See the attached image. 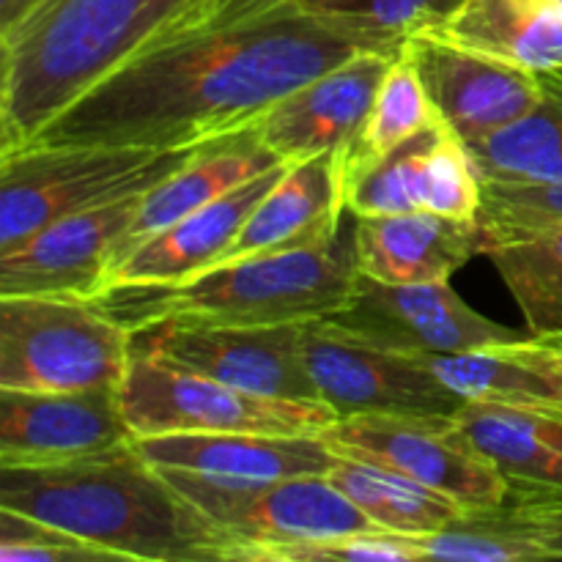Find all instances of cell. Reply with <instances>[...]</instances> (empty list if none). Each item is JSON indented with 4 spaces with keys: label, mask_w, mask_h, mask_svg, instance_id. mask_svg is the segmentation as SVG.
I'll return each instance as SVG.
<instances>
[{
    "label": "cell",
    "mask_w": 562,
    "mask_h": 562,
    "mask_svg": "<svg viewBox=\"0 0 562 562\" xmlns=\"http://www.w3.org/2000/svg\"><path fill=\"white\" fill-rule=\"evenodd\" d=\"M329 14L371 27L390 42L404 44L420 31L442 25L464 0H311Z\"/></svg>",
    "instance_id": "cell-31"
},
{
    "label": "cell",
    "mask_w": 562,
    "mask_h": 562,
    "mask_svg": "<svg viewBox=\"0 0 562 562\" xmlns=\"http://www.w3.org/2000/svg\"><path fill=\"white\" fill-rule=\"evenodd\" d=\"M285 3H294V0H192L179 25L165 38L241 25V22L258 20V16L269 14Z\"/></svg>",
    "instance_id": "cell-35"
},
{
    "label": "cell",
    "mask_w": 562,
    "mask_h": 562,
    "mask_svg": "<svg viewBox=\"0 0 562 562\" xmlns=\"http://www.w3.org/2000/svg\"><path fill=\"white\" fill-rule=\"evenodd\" d=\"M428 371L461 401H503V404L554 406L547 379L521 362L505 344L492 349L420 355Z\"/></svg>",
    "instance_id": "cell-28"
},
{
    "label": "cell",
    "mask_w": 562,
    "mask_h": 562,
    "mask_svg": "<svg viewBox=\"0 0 562 562\" xmlns=\"http://www.w3.org/2000/svg\"><path fill=\"white\" fill-rule=\"evenodd\" d=\"M135 439L119 387L80 393L0 390V467H49Z\"/></svg>",
    "instance_id": "cell-15"
},
{
    "label": "cell",
    "mask_w": 562,
    "mask_h": 562,
    "mask_svg": "<svg viewBox=\"0 0 562 562\" xmlns=\"http://www.w3.org/2000/svg\"><path fill=\"white\" fill-rule=\"evenodd\" d=\"M140 195L49 223L0 256V296L53 294L97 300L110 256L130 228Z\"/></svg>",
    "instance_id": "cell-16"
},
{
    "label": "cell",
    "mask_w": 562,
    "mask_h": 562,
    "mask_svg": "<svg viewBox=\"0 0 562 562\" xmlns=\"http://www.w3.org/2000/svg\"><path fill=\"white\" fill-rule=\"evenodd\" d=\"M541 75H547V77H549V80L560 82V86H562V66H558V69H549V71H541Z\"/></svg>",
    "instance_id": "cell-36"
},
{
    "label": "cell",
    "mask_w": 562,
    "mask_h": 562,
    "mask_svg": "<svg viewBox=\"0 0 562 562\" xmlns=\"http://www.w3.org/2000/svg\"><path fill=\"white\" fill-rule=\"evenodd\" d=\"M190 3L42 0L0 36V154L27 146L110 71L170 36Z\"/></svg>",
    "instance_id": "cell-3"
},
{
    "label": "cell",
    "mask_w": 562,
    "mask_h": 562,
    "mask_svg": "<svg viewBox=\"0 0 562 562\" xmlns=\"http://www.w3.org/2000/svg\"><path fill=\"white\" fill-rule=\"evenodd\" d=\"M0 508L113 560L231 562L223 532L140 453L137 439L49 467H0Z\"/></svg>",
    "instance_id": "cell-2"
},
{
    "label": "cell",
    "mask_w": 562,
    "mask_h": 562,
    "mask_svg": "<svg viewBox=\"0 0 562 562\" xmlns=\"http://www.w3.org/2000/svg\"><path fill=\"white\" fill-rule=\"evenodd\" d=\"M481 225L483 231L562 225V187L483 181Z\"/></svg>",
    "instance_id": "cell-32"
},
{
    "label": "cell",
    "mask_w": 562,
    "mask_h": 562,
    "mask_svg": "<svg viewBox=\"0 0 562 562\" xmlns=\"http://www.w3.org/2000/svg\"><path fill=\"white\" fill-rule=\"evenodd\" d=\"M423 558L420 536L390 530L355 532L327 543L294 549L285 562H417Z\"/></svg>",
    "instance_id": "cell-33"
},
{
    "label": "cell",
    "mask_w": 562,
    "mask_h": 562,
    "mask_svg": "<svg viewBox=\"0 0 562 562\" xmlns=\"http://www.w3.org/2000/svg\"><path fill=\"white\" fill-rule=\"evenodd\" d=\"M483 256L508 285L527 333H562V225L483 231Z\"/></svg>",
    "instance_id": "cell-24"
},
{
    "label": "cell",
    "mask_w": 562,
    "mask_h": 562,
    "mask_svg": "<svg viewBox=\"0 0 562 562\" xmlns=\"http://www.w3.org/2000/svg\"><path fill=\"white\" fill-rule=\"evenodd\" d=\"M135 439L162 434H324L338 415L322 401H283L231 387L135 351L119 387Z\"/></svg>",
    "instance_id": "cell-8"
},
{
    "label": "cell",
    "mask_w": 562,
    "mask_h": 562,
    "mask_svg": "<svg viewBox=\"0 0 562 562\" xmlns=\"http://www.w3.org/2000/svg\"><path fill=\"white\" fill-rule=\"evenodd\" d=\"M406 47L439 121L464 146L519 121L547 93L538 71L450 42L437 31L415 33Z\"/></svg>",
    "instance_id": "cell-13"
},
{
    "label": "cell",
    "mask_w": 562,
    "mask_h": 562,
    "mask_svg": "<svg viewBox=\"0 0 562 562\" xmlns=\"http://www.w3.org/2000/svg\"><path fill=\"white\" fill-rule=\"evenodd\" d=\"M472 445L510 488L562 492V409L543 404L464 401L453 412Z\"/></svg>",
    "instance_id": "cell-22"
},
{
    "label": "cell",
    "mask_w": 562,
    "mask_h": 562,
    "mask_svg": "<svg viewBox=\"0 0 562 562\" xmlns=\"http://www.w3.org/2000/svg\"><path fill=\"white\" fill-rule=\"evenodd\" d=\"M554 3H558V5H560V9H562V0H554Z\"/></svg>",
    "instance_id": "cell-37"
},
{
    "label": "cell",
    "mask_w": 562,
    "mask_h": 562,
    "mask_svg": "<svg viewBox=\"0 0 562 562\" xmlns=\"http://www.w3.org/2000/svg\"><path fill=\"white\" fill-rule=\"evenodd\" d=\"M329 481L382 530L401 532V536H428L450 521L459 519L464 505L450 499L448 494L434 492L401 472L387 470L373 461L355 459L338 453Z\"/></svg>",
    "instance_id": "cell-25"
},
{
    "label": "cell",
    "mask_w": 562,
    "mask_h": 562,
    "mask_svg": "<svg viewBox=\"0 0 562 562\" xmlns=\"http://www.w3.org/2000/svg\"><path fill=\"white\" fill-rule=\"evenodd\" d=\"M159 472L223 532L231 562H285L294 549L382 530L327 475L236 486Z\"/></svg>",
    "instance_id": "cell-7"
},
{
    "label": "cell",
    "mask_w": 562,
    "mask_h": 562,
    "mask_svg": "<svg viewBox=\"0 0 562 562\" xmlns=\"http://www.w3.org/2000/svg\"><path fill=\"white\" fill-rule=\"evenodd\" d=\"M338 453L401 472L464 508L508 503L510 483L475 445L453 415L373 412L338 417L324 431Z\"/></svg>",
    "instance_id": "cell-9"
},
{
    "label": "cell",
    "mask_w": 562,
    "mask_h": 562,
    "mask_svg": "<svg viewBox=\"0 0 562 562\" xmlns=\"http://www.w3.org/2000/svg\"><path fill=\"white\" fill-rule=\"evenodd\" d=\"M355 278L351 236H338L329 245L220 263L168 289L108 291L97 302L132 335L154 324H307L344 307Z\"/></svg>",
    "instance_id": "cell-4"
},
{
    "label": "cell",
    "mask_w": 562,
    "mask_h": 562,
    "mask_svg": "<svg viewBox=\"0 0 562 562\" xmlns=\"http://www.w3.org/2000/svg\"><path fill=\"white\" fill-rule=\"evenodd\" d=\"M338 333L404 355H450L514 344L527 333L503 327L445 283H379L357 272L349 300L322 318Z\"/></svg>",
    "instance_id": "cell-10"
},
{
    "label": "cell",
    "mask_w": 562,
    "mask_h": 562,
    "mask_svg": "<svg viewBox=\"0 0 562 562\" xmlns=\"http://www.w3.org/2000/svg\"><path fill=\"white\" fill-rule=\"evenodd\" d=\"M302 357L318 398L338 417L373 412L453 415L464 404L428 371L420 355L349 338L327 322L302 327Z\"/></svg>",
    "instance_id": "cell-12"
},
{
    "label": "cell",
    "mask_w": 562,
    "mask_h": 562,
    "mask_svg": "<svg viewBox=\"0 0 562 562\" xmlns=\"http://www.w3.org/2000/svg\"><path fill=\"white\" fill-rule=\"evenodd\" d=\"M344 212H349V151H324L289 162L214 267L329 245L340 236Z\"/></svg>",
    "instance_id": "cell-17"
},
{
    "label": "cell",
    "mask_w": 562,
    "mask_h": 562,
    "mask_svg": "<svg viewBox=\"0 0 562 562\" xmlns=\"http://www.w3.org/2000/svg\"><path fill=\"white\" fill-rule=\"evenodd\" d=\"M439 121L431 97L420 80L415 58L409 47H401L379 86L368 119L357 135L349 154V181L362 170L373 168L379 159L393 154L401 143L415 137L417 132L428 130Z\"/></svg>",
    "instance_id": "cell-27"
},
{
    "label": "cell",
    "mask_w": 562,
    "mask_h": 562,
    "mask_svg": "<svg viewBox=\"0 0 562 562\" xmlns=\"http://www.w3.org/2000/svg\"><path fill=\"white\" fill-rule=\"evenodd\" d=\"M423 558L453 562H525L549 560L521 527L514 505L464 508L459 519L437 532L420 536Z\"/></svg>",
    "instance_id": "cell-29"
},
{
    "label": "cell",
    "mask_w": 562,
    "mask_h": 562,
    "mask_svg": "<svg viewBox=\"0 0 562 562\" xmlns=\"http://www.w3.org/2000/svg\"><path fill=\"white\" fill-rule=\"evenodd\" d=\"M274 165H280V159L258 140L256 130L209 143L184 168H179L173 176L143 192L130 228L110 256L108 272L115 263L124 261L137 245L157 236L159 231L170 228L195 209L206 206L214 198L225 195L241 181L252 179V176L263 173Z\"/></svg>",
    "instance_id": "cell-21"
},
{
    "label": "cell",
    "mask_w": 562,
    "mask_h": 562,
    "mask_svg": "<svg viewBox=\"0 0 562 562\" xmlns=\"http://www.w3.org/2000/svg\"><path fill=\"white\" fill-rule=\"evenodd\" d=\"M483 225L434 212L357 217L355 267L379 283H445L483 252Z\"/></svg>",
    "instance_id": "cell-20"
},
{
    "label": "cell",
    "mask_w": 562,
    "mask_h": 562,
    "mask_svg": "<svg viewBox=\"0 0 562 562\" xmlns=\"http://www.w3.org/2000/svg\"><path fill=\"white\" fill-rule=\"evenodd\" d=\"M137 448L157 470L236 486L327 475L338 461L324 434H162Z\"/></svg>",
    "instance_id": "cell-19"
},
{
    "label": "cell",
    "mask_w": 562,
    "mask_h": 562,
    "mask_svg": "<svg viewBox=\"0 0 562 562\" xmlns=\"http://www.w3.org/2000/svg\"><path fill=\"white\" fill-rule=\"evenodd\" d=\"M514 510L549 560H562V492L510 488Z\"/></svg>",
    "instance_id": "cell-34"
},
{
    "label": "cell",
    "mask_w": 562,
    "mask_h": 562,
    "mask_svg": "<svg viewBox=\"0 0 562 562\" xmlns=\"http://www.w3.org/2000/svg\"><path fill=\"white\" fill-rule=\"evenodd\" d=\"M398 53L401 49H362L291 91L258 121V140L280 162H302L324 151L351 154L379 86Z\"/></svg>",
    "instance_id": "cell-14"
},
{
    "label": "cell",
    "mask_w": 562,
    "mask_h": 562,
    "mask_svg": "<svg viewBox=\"0 0 562 562\" xmlns=\"http://www.w3.org/2000/svg\"><path fill=\"white\" fill-rule=\"evenodd\" d=\"M135 335L97 300L0 296V390L80 393L121 387Z\"/></svg>",
    "instance_id": "cell-6"
},
{
    "label": "cell",
    "mask_w": 562,
    "mask_h": 562,
    "mask_svg": "<svg viewBox=\"0 0 562 562\" xmlns=\"http://www.w3.org/2000/svg\"><path fill=\"white\" fill-rule=\"evenodd\" d=\"M437 121L401 143L393 154L379 159L373 168L362 170L349 181V212L355 217L379 214L423 212V179H426V154L437 137Z\"/></svg>",
    "instance_id": "cell-30"
},
{
    "label": "cell",
    "mask_w": 562,
    "mask_h": 562,
    "mask_svg": "<svg viewBox=\"0 0 562 562\" xmlns=\"http://www.w3.org/2000/svg\"><path fill=\"white\" fill-rule=\"evenodd\" d=\"M434 31L538 75L562 66V9L554 0H464Z\"/></svg>",
    "instance_id": "cell-23"
},
{
    "label": "cell",
    "mask_w": 562,
    "mask_h": 562,
    "mask_svg": "<svg viewBox=\"0 0 562 562\" xmlns=\"http://www.w3.org/2000/svg\"><path fill=\"white\" fill-rule=\"evenodd\" d=\"M401 47L311 0H294L241 25L140 49L27 146H203L256 130L280 99L362 49Z\"/></svg>",
    "instance_id": "cell-1"
},
{
    "label": "cell",
    "mask_w": 562,
    "mask_h": 562,
    "mask_svg": "<svg viewBox=\"0 0 562 562\" xmlns=\"http://www.w3.org/2000/svg\"><path fill=\"white\" fill-rule=\"evenodd\" d=\"M25 146L0 154V256L49 223L143 195L206 148Z\"/></svg>",
    "instance_id": "cell-5"
},
{
    "label": "cell",
    "mask_w": 562,
    "mask_h": 562,
    "mask_svg": "<svg viewBox=\"0 0 562 562\" xmlns=\"http://www.w3.org/2000/svg\"><path fill=\"white\" fill-rule=\"evenodd\" d=\"M285 168H289V162H280L263 173L252 176V179L241 181L225 195L214 198L212 203L195 209L170 228L159 231L157 236L137 245L124 261L110 269L102 294H108V291L168 289V285L184 283V280L212 269L225 252V247L236 239L247 217L256 212L263 195L278 184Z\"/></svg>",
    "instance_id": "cell-18"
},
{
    "label": "cell",
    "mask_w": 562,
    "mask_h": 562,
    "mask_svg": "<svg viewBox=\"0 0 562 562\" xmlns=\"http://www.w3.org/2000/svg\"><path fill=\"white\" fill-rule=\"evenodd\" d=\"M302 327L154 324L137 329L135 351L267 398L322 401L302 357Z\"/></svg>",
    "instance_id": "cell-11"
},
{
    "label": "cell",
    "mask_w": 562,
    "mask_h": 562,
    "mask_svg": "<svg viewBox=\"0 0 562 562\" xmlns=\"http://www.w3.org/2000/svg\"><path fill=\"white\" fill-rule=\"evenodd\" d=\"M543 77L541 104L475 143H467L483 181L562 187V86Z\"/></svg>",
    "instance_id": "cell-26"
}]
</instances>
